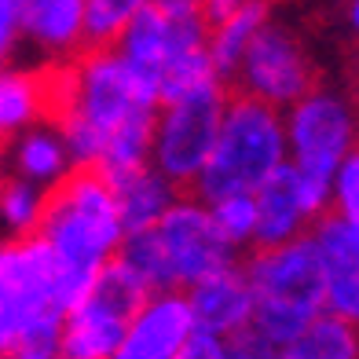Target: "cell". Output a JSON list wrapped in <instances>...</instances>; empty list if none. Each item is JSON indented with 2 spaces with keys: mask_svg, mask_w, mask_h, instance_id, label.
<instances>
[{
  "mask_svg": "<svg viewBox=\"0 0 359 359\" xmlns=\"http://www.w3.org/2000/svg\"><path fill=\"white\" fill-rule=\"evenodd\" d=\"M246 275L257 297L253 330L279 352L326 316V264L312 231L275 250H250Z\"/></svg>",
  "mask_w": 359,
  "mask_h": 359,
  "instance_id": "cell-1",
  "label": "cell"
},
{
  "mask_svg": "<svg viewBox=\"0 0 359 359\" xmlns=\"http://www.w3.org/2000/svg\"><path fill=\"white\" fill-rule=\"evenodd\" d=\"M37 235L52 242L62 264L85 275H100L103 264L118 257L125 224L118 194L100 165H74L55 187H48Z\"/></svg>",
  "mask_w": 359,
  "mask_h": 359,
  "instance_id": "cell-2",
  "label": "cell"
},
{
  "mask_svg": "<svg viewBox=\"0 0 359 359\" xmlns=\"http://www.w3.org/2000/svg\"><path fill=\"white\" fill-rule=\"evenodd\" d=\"M290 158L286 114L271 103H260L246 92H231L224 110L217 147L202 176L194 180L191 198L213 205L231 194H257V187Z\"/></svg>",
  "mask_w": 359,
  "mask_h": 359,
  "instance_id": "cell-3",
  "label": "cell"
},
{
  "mask_svg": "<svg viewBox=\"0 0 359 359\" xmlns=\"http://www.w3.org/2000/svg\"><path fill=\"white\" fill-rule=\"evenodd\" d=\"M286 140L290 161L301 172V191L312 220L330 213L334 202V176L341 161L359 143V114L341 92L312 88L301 103L286 110Z\"/></svg>",
  "mask_w": 359,
  "mask_h": 359,
  "instance_id": "cell-4",
  "label": "cell"
},
{
  "mask_svg": "<svg viewBox=\"0 0 359 359\" xmlns=\"http://www.w3.org/2000/svg\"><path fill=\"white\" fill-rule=\"evenodd\" d=\"M59 283L62 260L48 238L26 235L0 242V355L37 319L59 312Z\"/></svg>",
  "mask_w": 359,
  "mask_h": 359,
  "instance_id": "cell-5",
  "label": "cell"
},
{
  "mask_svg": "<svg viewBox=\"0 0 359 359\" xmlns=\"http://www.w3.org/2000/svg\"><path fill=\"white\" fill-rule=\"evenodd\" d=\"M154 293L143 286V279L125 268L118 257L103 264L95 275V286L67 316V334H62V355L74 359H110L121 348L128 326L147 308Z\"/></svg>",
  "mask_w": 359,
  "mask_h": 359,
  "instance_id": "cell-6",
  "label": "cell"
},
{
  "mask_svg": "<svg viewBox=\"0 0 359 359\" xmlns=\"http://www.w3.org/2000/svg\"><path fill=\"white\" fill-rule=\"evenodd\" d=\"M227 100H231V88L217 81V85H205L187 100L161 107L158 114L151 165L165 180H172L184 194H191L194 180L202 176L209 154H213Z\"/></svg>",
  "mask_w": 359,
  "mask_h": 359,
  "instance_id": "cell-7",
  "label": "cell"
},
{
  "mask_svg": "<svg viewBox=\"0 0 359 359\" xmlns=\"http://www.w3.org/2000/svg\"><path fill=\"white\" fill-rule=\"evenodd\" d=\"M316 88V67L308 59L304 44L283 22H264L257 29L253 44L246 48L242 70L231 92H246L260 103L290 110Z\"/></svg>",
  "mask_w": 359,
  "mask_h": 359,
  "instance_id": "cell-8",
  "label": "cell"
},
{
  "mask_svg": "<svg viewBox=\"0 0 359 359\" xmlns=\"http://www.w3.org/2000/svg\"><path fill=\"white\" fill-rule=\"evenodd\" d=\"M158 238L165 246L176 286L184 293L191 286H198L202 279H209V275L242 260V250H235L217 227L213 209L198 198H191V194H184L165 213V220L158 224Z\"/></svg>",
  "mask_w": 359,
  "mask_h": 359,
  "instance_id": "cell-9",
  "label": "cell"
},
{
  "mask_svg": "<svg viewBox=\"0 0 359 359\" xmlns=\"http://www.w3.org/2000/svg\"><path fill=\"white\" fill-rule=\"evenodd\" d=\"M194 330L198 326H194V312L184 290L154 293L110 359H176Z\"/></svg>",
  "mask_w": 359,
  "mask_h": 359,
  "instance_id": "cell-10",
  "label": "cell"
},
{
  "mask_svg": "<svg viewBox=\"0 0 359 359\" xmlns=\"http://www.w3.org/2000/svg\"><path fill=\"white\" fill-rule=\"evenodd\" d=\"M312 238L326 264V312L359 326V238L334 209L312 224Z\"/></svg>",
  "mask_w": 359,
  "mask_h": 359,
  "instance_id": "cell-11",
  "label": "cell"
},
{
  "mask_svg": "<svg viewBox=\"0 0 359 359\" xmlns=\"http://www.w3.org/2000/svg\"><path fill=\"white\" fill-rule=\"evenodd\" d=\"M187 301L194 312V326L217 337H231L238 330H246V326H253L257 297H253L250 275H246V257L238 264L202 279L198 286H191Z\"/></svg>",
  "mask_w": 359,
  "mask_h": 359,
  "instance_id": "cell-12",
  "label": "cell"
},
{
  "mask_svg": "<svg viewBox=\"0 0 359 359\" xmlns=\"http://www.w3.org/2000/svg\"><path fill=\"white\" fill-rule=\"evenodd\" d=\"M257 213H260V220H257L253 250H275V246H286V242L312 231L316 220L304 205L301 172L290 158L257 187Z\"/></svg>",
  "mask_w": 359,
  "mask_h": 359,
  "instance_id": "cell-13",
  "label": "cell"
},
{
  "mask_svg": "<svg viewBox=\"0 0 359 359\" xmlns=\"http://www.w3.org/2000/svg\"><path fill=\"white\" fill-rule=\"evenodd\" d=\"M22 37L52 59H74L85 48V0H19Z\"/></svg>",
  "mask_w": 359,
  "mask_h": 359,
  "instance_id": "cell-14",
  "label": "cell"
},
{
  "mask_svg": "<svg viewBox=\"0 0 359 359\" xmlns=\"http://www.w3.org/2000/svg\"><path fill=\"white\" fill-rule=\"evenodd\" d=\"M114 194H118V209H121V224H125V235H136V231H151L165 220L169 209L184 198L172 180H165L154 165H143L136 172H128L121 180H114Z\"/></svg>",
  "mask_w": 359,
  "mask_h": 359,
  "instance_id": "cell-15",
  "label": "cell"
},
{
  "mask_svg": "<svg viewBox=\"0 0 359 359\" xmlns=\"http://www.w3.org/2000/svg\"><path fill=\"white\" fill-rule=\"evenodd\" d=\"M15 147V176L34 180L41 187H55L62 176L74 169V154L67 140L59 136V128L44 125V128H22L11 140Z\"/></svg>",
  "mask_w": 359,
  "mask_h": 359,
  "instance_id": "cell-16",
  "label": "cell"
},
{
  "mask_svg": "<svg viewBox=\"0 0 359 359\" xmlns=\"http://www.w3.org/2000/svg\"><path fill=\"white\" fill-rule=\"evenodd\" d=\"M271 19V0H257V4L242 8L238 15H231L227 22H220L213 34H209V55H213L217 77L227 88H235L242 59H246V48L253 44L257 29Z\"/></svg>",
  "mask_w": 359,
  "mask_h": 359,
  "instance_id": "cell-17",
  "label": "cell"
},
{
  "mask_svg": "<svg viewBox=\"0 0 359 359\" xmlns=\"http://www.w3.org/2000/svg\"><path fill=\"white\" fill-rule=\"evenodd\" d=\"M279 359H359V326L326 312L283 348Z\"/></svg>",
  "mask_w": 359,
  "mask_h": 359,
  "instance_id": "cell-18",
  "label": "cell"
},
{
  "mask_svg": "<svg viewBox=\"0 0 359 359\" xmlns=\"http://www.w3.org/2000/svg\"><path fill=\"white\" fill-rule=\"evenodd\" d=\"M118 260H121L125 268H133L151 293L180 290L176 286V275L169 268L165 246H161V238H158V227H151V231H136V235H125L121 250H118Z\"/></svg>",
  "mask_w": 359,
  "mask_h": 359,
  "instance_id": "cell-19",
  "label": "cell"
},
{
  "mask_svg": "<svg viewBox=\"0 0 359 359\" xmlns=\"http://www.w3.org/2000/svg\"><path fill=\"white\" fill-rule=\"evenodd\" d=\"M44 205H48V187L34 184V180L8 176L4 184H0V220L8 224V231L15 238L37 235Z\"/></svg>",
  "mask_w": 359,
  "mask_h": 359,
  "instance_id": "cell-20",
  "label": "cell"
},
{
  "mask_svg": "<svg viewBox=\"0 0 359 359\" xmlns=\"http://www.w3.org/2000/svg\"><path fill=\"white\" fill-rule=\"evenodd\" d=\"M147 0H85V48L81 52H95V48H114L121 29L133 22V15Z\"/></svg>",
  "mask_w": 359,
  "mask_h": 359,
  "instance_id": "cell-21",
  "label": "cell"
},
{
  "mask_svg": "<svg viewBox=\"0 0 359 359\" xmlns=\"http://www.w3.org/2000/svg\"><path fill=\"white\" fill-rule=\"evenodd\" d=\"M213 209V220L217 227L224 231V238L231 242L235 250H253V242H257V194H231V198H220L209 205Z\"/></svg>",
  "mask_w": 359,
  "mask_h": 359,
  "instance_id": "cell-22",
  "label": "cell"
},
{
  "mask_svg": "<svg viewBox=\"0 0 359 359\" xmlns=\"http://www.w3.org/2000/svg\"><path fill=\"white\" fill-rule=\"evenodd\" d=\"M62 334H67V316H44L15 341L0 359H62Z\"/></svg>",
  "mask_w": 359,
  "mask_h": 359,
  "instance_id": "cell-23",
  "label": "cell"
},
{
  "mask_svg": "<svg viewBox=\"0 0 359 359\" xmlns=\"http://www.w3.org/2000/svg\"><path fill=\"white\" fill-rule=\"evenodd\" d=\"M330 209L345 220L355 238H359V143L352 147V154L341 161V169L334 176V202Z\"/></svg>",
  "mask_w": 359,
  "mask_h": 359,
  "instance_id": "cell-24",
  "label": "cell"
},
{
  "mask_svg": "<svg viewBox=\"0 0 359 359\" xmlns=\"http://www.w3.org/2000/svg\"><path fill=\"white\" fill-rule=\"evenodd\" d=\"M224 341H227V359H279V348L260 337L253 326H246V330H238Z\"/></svg>",
  "mask_w": 359,
  "mask_h": 359,
  "instance_id": "cell-25",
  "label": "cell"
},
{
  "mask_svg": "<svg viewBox=\"0 0 359 359\" xmlns=\"http://www.w3.org/2000/svg\"><path fill=\"white\" fill-rule=\"evenodd\" d=\"M176 359H227V341L209 330H194Z\"/></svg>",
  "mask_w": 359,
  "mask_h": 359,
  "instance_id": "cell-26",
  "label": "cell"
},
{
  "mask_svg": "<svg viewBox=\"0 0 359 359\" xmlns=\"http://www.w3.org/2000/svg\"><path fill=\"white\" fill-rule=\"evenodd\" d=\"M19 34H22L19 0H0V59H8V52L15 48V37Z\"/></svg>",
  "mask_w": 359,
  "mask_h": 359,
  "instance_id": "cell-27",
  "label": "cell"
},
{
  "mask_svg": "<svg viewBox=\"0 0 359 359\" xmlns=\"http://www.w3.org/2000/svg\"><path fill=\"white\" fill-rule=\"evenodd\" d=\"M250 4H257V0H202V19L209 22V29H217L220 22H227L231 15H238Z\"/></svg>",
  "mask_w": 359,
  "mask_h": 359,
  "instance_id": "cell-28",
  "label": "cell"
},
{
  "mask_svg": "<svg viewBox=\"0 0 359 359\" xmlns=\"http://www.w3.org/2000/svg\"><path fill=\"white\" fill-rule=\"evenodd\" d=\"M169 15H202V0H154Z\"/></svg>",
  "mask_w": 359,
  "mask_h": 359,
  "instance_id": "cell-29",
  "label": "cell"
},
{
  "mask_svg": "<svg viewBox=\"0 0 359 359\" xmlns=\"http://www.w3.org/2000/svg\"><path fill=\"white\" fill-rule=\"evenodd\" d=\"M348 29L359 37V0H348Z\"/></svg>",
  "mask_w": 359,
  "mask_h": 359,
  "instance_id": "cell-30",
  "label": "cell"
},
{
  "mask_svg": "<svg viewBox=\"0 0 359 359\" xmlns=\"http://www.w3.org/2000/svg\"><path fill=\"white\" fill-rule=\"evenodd\" d=\"M62 359H74V355H62Z\"/></svg>",
  "mask_w": 359,
  "mask_h": 359,
  "instance_id": "cell-31",
  "label": "cell"
},
{
  "mask_svg": "<svg viewBox=\"0 0 359 359\" xmlns=\"http://www.w3.org/2000/svg\"><path fill=\"white\" fill-rule=\"evenodd\" d=\"M0 184H4V176H0Z\"/></svg>",
  "mask_w": 359,
  "mask_h": 359,
  "instance_id": "cell-32",
  "label": "cell"
},
{
  "mask_svg": "<svg viewBox=\"0 0 359 359\" xmlns=\"http://www.w3.org/2000/svg\"><path fill=\"white\" fill-rule=\"evenodd\" d=\"M0 147H4V143H0Z\"/></svg>",
  "mask_w": 359,
  "mask_h": 359,
  "instance_id": "cell-33",
  "label": "cell"
}]
</instances>
